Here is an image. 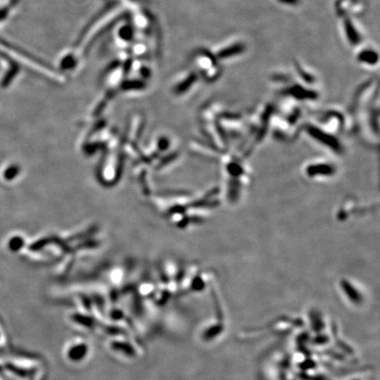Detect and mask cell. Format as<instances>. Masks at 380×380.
<instances>
[{
  "instance_id": "cell-1",
  "label": "cell",
  "mask_w": 380,
  "mask_h": 380,
  "mask_svg": "<svg viewBox=\"0 0 380 380\" xmlns=\"http://www.w3.org/2000/svg\"><path fill=\"white\" fill-rule=\"evenodd\" d=\"M195 65L200 71L204 79L207 81H216L222 75V66L219 60L210 51H201L195 55Z\"/></svg>"
},
{
  "instance_id": "cell-7",
  "label": "cell",
  "mask_w": 380,
  "mask_h": 380,
  "mask_svg": "<svg viewBox=\"0 0 380 380\" xmlns=\"http://www.w3.org/2000/svg\"><path fill=\"white\" fill-rule=\"evenodd\" d=\"M295 69L297 70V73L299 78L307 84H312L316 81V77H315L311 72H308L307 70L305 69L304 66L301 65L299 63H294Z\"/></svg>"
},
{
  "instance_id": "cell-4",
  "label": "cell",
  "mask_w": 380,
  "mask_h": 380,
  "mask_svg": "<svg viewBox=\"0 0 380 380\" xmlns=\"http://www.w3.org/2000/svg\"><path fill=\"white\" fill-rule=\"evenodd\" d=\"M245 51V45L240 41H235L228 44L227 46H223L221 50L218 51L215 56L217 59L221 60L231 59L233 57L240 56Z\"/></svg>"
},
{
  "instance_id": "cell-5",
  "label": "cell",
  "mask_w": 380,
  "mask_h": 380,
  "mask_svg": "<svg viewBox=\"0 0 380 380\" xmlns=\"http://www.w3.org/2000/svg\"><path fill=\"white\" fill-rule=\"evenodd\" d=\"M288 95H292L296 99L301 100H311L317 97V94L312 90H309L305 86L300 85H288L285 89Z\"/></svg>"
},
{
  "instance_id": "cell-2",
  "label": "cell",
  "mask_w": 380,
  "mask_h": 380,
  "mask_svg": "<svg viewBox=\"0 0 380 380\" xmlns=\"http://www.w3.org/2000/svg\"><path fill=\"white\" fill-rule=\"evenodd\" d=\"M336 11L342 18L361 15L366 11V4L362 0H337Z\"/></svg>"
},
{
  "instance_id": "cell-6",
  "label": "cell",
  "mask_w": 380,
  "mask_h": 380,
  "mask_svg": "<svg viewBox=\"0 0 380 380\" xmlns=\"http://www.w3.org/2000/svg\"><path fill=\"white\" fill-rule=\"evenodd\" d=\"M357 62L368 66L376 65L378 63V54L371 48H365L359 51L356 56Z\"/></svg>"
},
{
  "instance_id": "cell-8",
  "label": "cell",
  "mask_w": 380,
  "mask_h": 380,
  "mask_svg": "<svg viewBox=\"0 0 380 380\" xmlns=\"http://www.w3.org/2000/svg\"><path fill=\"white\" fill-rule=\"evenodd\" d=\"M280 4L284 5V6H289V7H295L299 5L300 0H277Z\"/></svg>"
},
{
  "instance_id": "cell-3",
  "label": "cell",
  "mask_w": 380,
  "mask_h": 380,
  "mask_svg": "<svg viewBox=\"0 0 380 380\" xmlns=\"http://www.w3.org/2000/svg\"><path fill=\"white\" fill-rule=\"evenodd\" d=\"M343 27L347 41L353 46L359 45L362 40L361 33L359 28L353 22L351 17H344L343 18Z\"/></svg>"
}]
</instances>
